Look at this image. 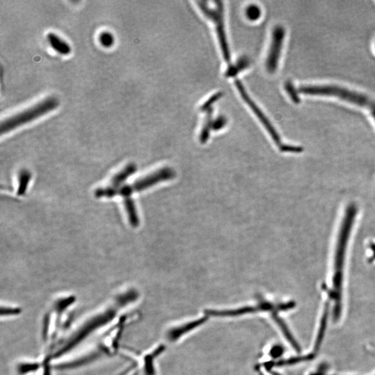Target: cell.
Masks as SVG:
<instances>
[{"label":"cell","mask_w":375,"mask_h":375,"mask_svg":"<svg viewBox=\"0 0 375 375\" xmlns=\"http://www.w3.org/2000/svg\"><path fill=\"white\" fill-rule=\"evenodd\" d=\"M227 124V118L224 116L217 117L215 120H213L212 124V130L219 131L223 129Z\"/></svg>","instance_id":"7402d4cb"},{"label":"cell","mask_w":375,"mask_h":375,"mask_svg":"<svg viewBox=\"0 0 375 375\" xmlns=\"http://www.w3.org/2000/svg\"><path fill=\"white\" fill-rule=\"evenodd\" d=\"M245 14L249 20H258L261 16V8L256 4L249 5L246 8Z\"/></svg>","instance_id":"ac0fdd59"},{"label":"cell","mask_w":375,"mask_h":375,"mask_svg":"<svg viewBox=\"0 0 375 375\" xmlns=\"http://www.w3.org/2000/svg\"><path fill=\"white\" fill-rule=\"evenodd\" d=\"M250 65V60L247 56H243L238 58L236 64L228 66L226 71V76L228 77H234L239 72L248 68Z\"/></svg>","instance_id":"9a60e30c"},{"label":"cell","mask_w":375,"mask_h":375,"mask_svg":"<svg viewBox=\"0 0 375 375\" xmlns=\"http://www.w3.org/2000/svg\"><path fill=\"white\" fill-rule=\"evenodd\" d=\"M327 369V366L323 365H323L320 366L319 369L316 370L315 372L311 373L310 375H325Z\"/></svg>","instance_id":"d4e9b609"},{"label":"cell","mask_w":375,"mask_h":375,"mask_svg":"<svg viewBox=\"0 0 375 375\" xmlns=\"http://www.w3.org/2000/svg\"><path fill=\"white\" fill-rule=\"evenodd\" d=\"M139 298V293L135 289H131L120 294L115 300L112 307L108 308L103 312L90 318L88 321L83 324L79 330L75 332L73 335L69 338L68 341H65L62 345L53 351L51 355H48L49 360L58 358L63 355L68 353L70 350L75 348L76 346L84 340V338L91 334L93 331L97 330L98 327L104 326L106 324L112 321L116 318L118 309L123 308L127 304L132 303Z\"/></svg>","instance_id":"6da1fadb"},{"label":"cell","mask_w":375,"mask_h":375,"mask_svg":"<svg viewBox=\"0 0 375 375\" xmlns=\"http://www.w3.org/2000/svg\"><path fill=\"white\" fill-rule=\"evenodd\" d=\"M206 113L202 130H201L199 141L201 143H205L208 141L209 137L210 131L212 130V124H213V108L204 111Z\"/></svg>","instance_id":"2e32d148"},{"label":"cell","mask_w":375,"mask_h":375,"mask_svg":"<svg viewBox=\"0 0 375 375\" xmlns=\"http://www.w3.org/2000/svg\"><path fill=\"white\" fill-rule=\"evenodd\" d=\"M59 105L58 99L54 97H48L44 99L32 107L28 108L13 116L2 120L0 124V134L1 135L7 134L26 125L54 110Z\"/></svg>","instance_id":"3957f363"},{"label":"cell","mask_w":375,"mask_h":375,"mask_svg":"<svg viewBox=\"0 0 375 375\" xmlns=\"http://www.w3.org/2000/svg\"><path fill=\"white\" fill-rule=\"evenodd\" d=\"M197 3L205 16L213 21L214 24H215L217 37H218L219 42L222 49V54H223V57L229 66L231 65L230 64L231 54H230L229 45H228L225 29H224L223 3L220 1H215V8L210 7L207 1H198Z\"/></svg>","instance_id":"5b68a950"},{"label":"cell","mask_w":375,"mask_h":375,"mask_svg":"<svg viewBox=\"0 0 375 375\" xmlns=\"http://www.w3.org/2000/svg\"><path fill=\"white\" fill-rule=\"evenodd\" d=\"M299 93L309 95H321L338 97L359 107H365L371 112L375 110V102L364 94L350 91L337 86H303L298 88Z\"/></svg>","instance_id":"277c9868"},{"label":"cell","mask_w":375,"mask_h":375,"mask_svg":"<svg viewBox=\"0 0 375 375\" xmlns=\"http://www.w3.org/2000/svg\"><path fill=\"white\" fill-rule=\"evenodd\" d=\"M221 97H222V93H217L216 94H215V95H213V96L210 97V98L208 99V100H207L206 102H205V103L203 104L202 106H201L200 109L201 111H203V112H204V111H206L208 110V109H210V108H212L213 104L215 103L216 101L218 100Z\"/></svg>","instance_id":"603a6c76"},{"label":"cell","mask_w":375,"mask_h":375,"mask_svg":"<svg viewBox=\"0 0 375 375\" xmlns=\"http://www.w3.org/2000/svg\"><path fill=\"white\" fill-rule=\"evenodd\" d=\"M21 313V309L18 307H9V306H5L1 307V316H17Z\"/></svg>","instance_id":"44dd1931"},{"label":"cell","mask_w":375,"mask_h":375,"mask_svg":"<svg viewBox=\"0 0 375 375\" xmlns=\"http://www.w3.org/2000/svg\"><path fill=\"white\" fill-rule=\"evenodd\" d=\"M285 88H286V91L290 95L292 100L295 102V103H299L300 102V97L298 96V90L295 89V86L292 84L291 81H287L285 84Z\"/></svg>","instance_id":"ffe728a7"},{"label":"cell","mask_w":375,"mask_h":375,"mask_svg":"<svg viewBox=\"0 0 375 375\" xmlns=\"http://www.w3.org/2000/svg\"><path fill=\"white\" fill-rule=\"evenodd\" d=\"M261 311L259 304L255 307L252 306H246V307L238 308L235 309H229V310H213L208 309L204 311L206 316H214V317H236V316H243L249 314H254Z\"/></svg>","instance_id":"9c48e42d"},{"label":"cell","mask_w":375,"mask_h":375,"mask_svg":"<svg viewBox=\"0 0 375 375\" xmlns=\"http://www.w3.org/2000/svg\"><path fill=\"white\" fill-rule=\"evenodd\" d=\"M284 348L281 346H275L270 350V356L274 359H278L284 354Z\"/></svg>","instance_id":"cb8c5ba5"},{"label":"cell","mask_w":375,"mask_h":375,"mask_svg":"<svg viewBox=\"0 0 375 375\" xmlns=\"http://www.w3.org/2000/svg\"><path fill=\"white\" fill-rule=\"evenodd\" d=\"M208 318V316H204V317L191 321L190 323L172 328L168 332V340L171 342H175V341H178L182 336L185 335L188 332H191V331L206 323Z\"/></svg>","instance_id":"ba28073f"},{"label":"cell","mask_w":375,"mask_h":375,"mask_svg":"<svg viewBox=\"0 0 375 375\" xmlns=\"http://www.w3.org/2000/svg\"><path fill=\"white\" fill-rule=\"evenodd\" d=\"M137 171V166L134 163H130L112 178L110 187L118 188L124 185L128 178Z\"/></svg>","instance_id":"30bf717a"},{"label":"cell","mask_w":375,"mask_h":375,"mask_svg":"<svg viewBox=\"0 0 375 375\" xmlns=\"http://www.w3.org/2000/svg\"><path fill=\"white\" fill-rule=\"evenodd\" d=\"M235 83H236V87L238 88V91H239L240 95H241V97H243L244 101H245L246 103L248 104L249 107L252 109L253 112L255 113L256 116H257L260 121L263 124V126L265 127V128L268 131L270 135L271 136L274 142L279 147V150L281 152H293V153H300V152H302L303 149L301 147L288 146V145L284 144V143H282L280 136H279L278 133L276 131L275 127L270 123L268 118L265 116L262 111H261V109L258 107V106L254 103V101L249 96L248 94L246 91L245 88H244L243 85L242 84L240 81L238 80V79H236Z\"/></svg>","instance_id":"8992f818"},{"label":"cell","mask_w":375,"mask_h":375,"mask_svg":"<svg viewBox=\"0 0 375 375\" xmlns=\"http://www.w3.org/2000/svg\"><path fill=\"white\" fill-rule=\"evenodd\" d=\"M49 45L53 49L62 55H68L71 52V47L63 39L60 38L54 33H49L47 36Z\"/></svg>","instance_id":"8fae6325"},{"label":"cell","mask_w":375,"mask_h":375,"mask_svg":"<svg viewBox=\"0 0 375 375\" xmlns=\"http://www.w3.org/2000/svg\"><path fill=\"white\" fill-rule=\"evenodd\" d=\"M44 365L40 362H23L17 364L16 371L19 375H29L37 373Z\"/></svg>","instance_id":"5bb4252c"},{"label":"cell","mask_w":375,"mask_h":375,"mask_svg":"<svg viewBox=\"0 0 375 375\" xmlns=\"http://www.w3.org/2000/svg\"><path fill=\"white\" fill-rule=\"evenodd\" d=\"M124 205L131 226L134 228L138 227L140 225V218L134 199L132 197L124 198Z\"/></svg>","instance_id":"7c38bea8"},{"label":"cell","mask_w":375,"mask_h":375,"mask_svg":"<svg viewBox=\"0 0 375 375\" xmlns=\"http://www.w3.org/2000/svg\"><path fill=\"white\" fill-rule=\"evenodd\" d=\"M166 348L164 345L159 346L157 349L154 350L152 353L148 354L144 357V374L145 375H155V370L154 367V361L159 355L164 353Z\"/></svg>","instance_id":"4fadbf2b"},{"label":"cell","mask_w":375,"mask_h":375,"mask_svg":"<svg viewBox=\"0 0 375 375\" xmlns=\"http://www.w3.org/2000/svg\"><path fill=\"white\" fill-rule=\"evenodd\" d=\"M99 40H100L101 45L104 47H107V48L113 46L115 42L113 35L109 31H103V32L101 33L100 36H99Z\"/></svg>","instance_id":"d6986e66"},{"label":"cell","mask_w":375,"mask_h":375,"mask_svg":"<svg viewBox=\"0 0 375 375\" xmlns=\"http://www.w3.org/2000/svg\"><path fill=\"white\" fill-rule=\"evenodd\" d=\"M285 34L286 32L282 26L277 25L274 28L272 33L271 44L269 49L268 58L265 62V67L270 73L275 72L278 67Z\"/></svg>","instance_id":"52a82bcc"},{"label":"cell","mask_w":375,"mask_h":375,"mask_svg":"<svg viewBox=\"0 0 375 375\" xmlns=\"http://www.w3.org/2000/svg\"><path fill=\"white\" fill-rule=\"evenodd\" d=\"M31 174L29 171L22 169L19 171L18 176V188H17V194L19 196L24 195L27 190L29 184L31 181Z\"/></svg>","instance_id":"e0dca14e"},{"label":"cell","mask_w":375,"mask_h":375,"mask_svg":"<svg viewBox=\"0 0 375 375\" xmlns=\"http://www.w3.org/2000/svg\"><path fill=\"white\" fill-rule=\"evenodd\" d=\"M175 177V173L170 168L159 170L138 180L131 185H123L121 187L115 188L110 187L99 188L95 191V197L96 198H113L116 196H121L124 198L131 197L132 194L141 192L149 188L153 187L159 182L172 180Z\"/></svg>","instance_id":"7a4b0ae2"}]
</instances>
